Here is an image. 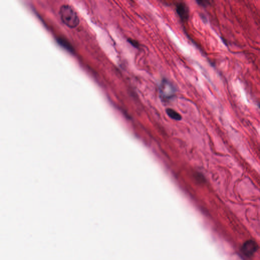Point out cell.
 <instances>
[{
  "label": "cell",
  "instance_id": "cell-8",
  "mask_svg": "<svg viewBox=\"0 0 260 260\" xmlns=\"http://www.w3.org/2000/svg\"><path fill=\"white\" fill-rule=\"evenodd\" d=\"M197 2L198 3L199 5L202 6H204V7L207 6L209 4V2L207 1H197Z\"/></svg>",
  "mask_w": 260,
  "mask_h": 260
},
{
  "label": "cell",
  "instance_id": "cell-3",
  "mask_svg": "<svg viewBox=\"0 0 260 260\" xmlns=\"http://www.w3.org/2000/svg\"><path fill=\"white\" fill-rule=\"evenodd\" d=\"M259 247L257 243L252 240L247 241L243 244L242 247L243 253L246 256H252L254 254Z\"/></svg>",
  "mask_w": 260,
  "mask_h": 260
},
{
  "label": "cell",
  "instance_id": "cell-2",
  "mask_svg": "<svg viewBox=\"0 0 260 260\" xmlns=\"http://www.w3.org/2000/svg\"><path fill=\"white\" fill-rule=\"evenodd\" d=\"M159 92L163 98L169 99L175 95V89L169 81L164 79L161 82L159 86Z\"/></svg>",
  "mask_w": 260,
  "mask_h": 260
},
{
  "label": "cell",
  "instance_id": "cell-4",
  "mask_svg": "<svg viewBox=\"0 0 260 260\" xmlns=\"http://www.w3.org/2000/svg\"><path fill=\"white\" fill-rule=\"evenodd\" d=\"M176 12L182 20H187L189 17V10L188 7L185 3H181L176 7Z\"/></svg>",
  "mask_w": 260,
  "mask_h": 260
},
{
  "label": "cell",
  "instance_id": "cell-1",
  "mask_svg": "<svg viewBox=\"0 0 260 260\" xmlns=\"http://www.w3.org/2000/svg\"><path fill=\"white\" fill-rule=\"evenodd\" d=\"M60 16L63 24L70 28H74L78 25L79 18L71 6L69 5H63L60 9Z\"/></svg>",
  "mask_w": 260,
  "mask_h": 260
},
{
  "label": "cell",
  "instance_id": "cell-5",
  "mask_svg": "<svg viewBox=\"0 0 260 260\" xmlns=\"http://www.w3.org/2000/svg\"><path fill=\"white\" fill-rule=\"evenodd\" d=\"M166 112L168 116H169L170 118L171 119H175V120H179L182 119V116L181 115L179 114V113L176 112V111L174 110L173 109H167L166 110Z\"/></svg>",
  "mask_w": 260,
  "mask_h": 260
},
{
  "label": "cell",
  "instance_id": "cell-9",
  "mask_svg": "<svg viewBox=\"0 0 260 260\" xmlns=\"http://www.w3.org/2000/svg\"><path fill=\"white\" fill-rule=\"evenodd\" d=\"M259 107H260V104H259Z\"/></svg>",
  "mask_w": 260,
  "mask_h": 260
},
{
  "label": "cell",
  "instance_id": "cell-7",
  "mask_svg": "<svg viewBox=\"0 0 260 260\" xmlns=\"http://www.w3.org/2000/svg\"><path fill=\"white\" fill-rule=\"evenodd\" d=\"M128 41L134 47L138 48L140 46L139 42L133 39H128Z\"/></svg>",
  "mask_w": 260,
  "mask_h": 260
},
{
  "label": "cell",
  "instance_id": "cell-6",
  "mask_svg": "<svg viewBox=\"0 0 260 260\" xmlns=\"http://www.w3.org/2000/svg\"><path fill=\"white\" fill-rule=\"evenodd\" d=\"M58 42H59V43L61 45H62L65 48L68 49L69 51H72L71 46H70V45L66 41L62 40V39H59L58 40Z\"/></svg>",
  "mask_w": 260,
  "mask_h": 260
}]
</instances>
